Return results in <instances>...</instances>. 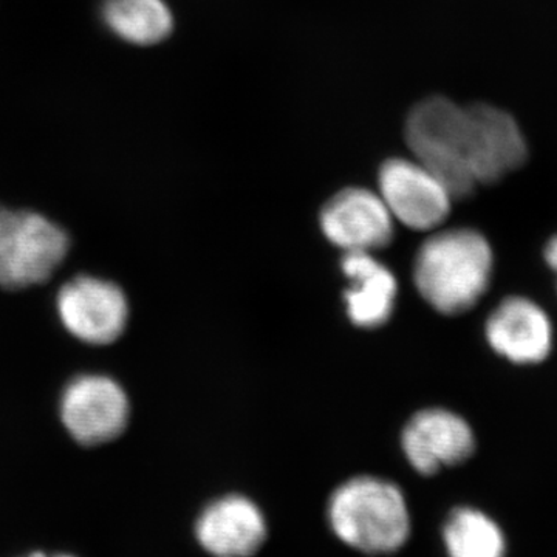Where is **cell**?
<instances>
[{
  "label": "cell",
  "mask_w": 557,
  "mask_h": 557,
  "mask_svg": "<svg viewBox=\"0 0 557 557\" xmlns=\"http://www.w3.org/2000/svg\"><path fill=\"white\" fill-rule=\"evenodd\" d=\"M101 17L113 35L132 46H157L174 30V17L164 0H104Z\"/></svg>",
  "instance_id": "cell-14"
},
{
  "label": "cell",
  "mask_w": 557,
  "mask_h": 557,
  "mask_svg": "<svg viewBox=\"0 0 557 557\" xmlns=\"http://www.w3.org/2000/svg\"><path fill=\"white\" fill-rule=\"evenodd\" d=\"M196 533L209 555L251 557L265 541L267 525L258 505L233 494L212 502L201 512Z\"/></svg>",
  "instance_id": "cell-13"
},
{
  "label": "cell",
  "mask_w": 557,
  "mask_h": 557,
  "mask_svg": "<svg viewBox=\"0 0 557 557\" xmlns=\"http://www.w3.org/2000/svg\"><path fill=\"white\" fill-rule=\"evenodd\" d=\"M27 557H76V556L65 555V553H60V555H46V553L36 552V553H32V555L27 556Z\"/></svg>",
  "instance_id": "cell-17"
},
{
  "label": "cell",
  "mask_w": 557,
  "mask_h": 557,
  "mask_svg": "<svg viewBox=\"0 0 557 557\" xmlns=\"http://www.w3.org/2000/svg\"><path fill=\"white\" fill-rule=\"evenodd\" d=\"M461 149L475 185H493L518 171L528 159L518 121L490 104L463 106Z\"/></svg>",
  "instance_id": "cell-5"
},
{
  "label": "cell",
  "mask_w": 557,
  "mask_h": 557,
  "mask_svg": "<svg viewBox=\"0 0 557 557\" xmlns=\"http://www.w3.org/2000/svg\"><path fill=\"white\" fill-rule=\"evenodd\" d=\"M329 520L344 544L369 555L395 552L409 536V511L401 491L370 475L348 480L333 493Z\"/></svg>",
  "instance_id": "cell-2"
},
{
  "label": "cell",
  "mask_w": 557,
  "mask_h": 557,
  "mask_svg": "<svg viewBox=\"0 0 557 557\" xmlns=\"http://www.w3.org/2000/svg\"><path fill=\"white\" fill-rule=\"evenodd\" d=\"M493 273V247L474 228L435 230L413 258L418 295L445 317L474 309L490 288Z\"/></svg>",
  "instance_id": "cell-1"
},
{
  "label": "cell",
  "mask_w": 557,
  "mask_h": 557,
  "mask_svg": "<svg viewBox=\"0 0 557 557\" xmlns=\"http://www.w3.org/2000/svg\"><path fill=\"white\" fill-rule=\"evenodd\" d=\"M57 311L70 335L90 346H108L119 339L129 319V304L123 289L87 274L62 285Z\"/></svg>",
  "instance_id": "cell-7"
},
{
  "label": "cell",
  "mask_w": 557,
  "mask_h": 557,
  "mask_svg": "<svg viewBox=\"0 0 557 557\" xmlns=\"http://www.w3.org/2000/svg\"><path fill=\"white\" fill-rule=\"evenodd\" d=\"M322 234L344 252H375L395 236V220L379 193L347 188L324 205L319 215Z\"/></svg>",
  "instance_id": "cell-9"
},
{
  "label": "cell",
  "mask_w": 557,
  "mask_h": 557,
  "mask_svg": "<svg viewBox=\"0 0 557 557\" xmlns=\"http://www.w3.org/2000/svg\"><path fill=\"white\" fill-rule=\"evenodd\" d=\"M379 194L395 222L413 231L438 230L449 218L454 197L416 159H392L379 172Z\"/></svg>",
  "instance_id": "cell-8"
},
{
  "label": "cell",
  "mask_w": 557,
  "mask_h": 557,
  "mask_svg": "<svg viewBox=\"0 0 557 557\" xmlns=\"http://www.w3.org/2000/svg\"><path fill=\"white\" fill-rule=\"evenodd\" d=\"M490 347L515 364H537L553 348V325L547 311L523 296L502 300L486 319Z\"/></svg>",
  "instance_id": "cell-11"
},
{
  "label": "cell",
  "mask_w": 557,
  "mask_h": 557,
  "mask_svg": "<svg viewBox=\"0 0 557 557\" xmlns=\"http://www.w3.org/2000/svg\"><path fill=\"white\" fill-rule=\"evenodd\" d=\"M69 249L67 233L50 219L0 207V287L24 289L49 281Z\"/></svg>",
  "instance_id": "cell-3"
},
{
  "label": "cell",
  "mask_w": 557,
  "mask_h": 557,
  "mask_svg": "<svg viewBox=\"0 0 557 557\" xmlns=\"http://www.w3.org/2000/svg\"><path fill=\"white\" fill-rule=\"evenodd\" d=\"M545 260H547L549 269L557 274V234L553 239H549L547 247H545Z\"/></svg>",
  "instance_id": "cell-16"
},
{
  "label": "cell",
  "mask_w": 557,
  "mask_h": 557,
  "mask_svg": "<svg viewBox=\"0 0 557 557\" xmlns=\"http://www.w3.org/2000/svg\"><path fill=\"white\" fill-rule=\"evenodd\" d=\"M461 120L463 106L432 97L410 110L405 131L413 159L448 188L454 200L467 199L479 188L465 163Z\"/></svg>",
  "instance_id": "cell-4"
},
{
  "label": "cell",
  "mask_w": 557,
  "mask_h": 557,
  "mask_svg": "<svg viewBox=\"0 0 557 557\" xmlns=\"http://www.w3.org/2000/svg\"><path fill=\"white\" fill-rule=\"evenodd\" d=\"M446 548L450 557H505L504 533L485 512L458 508L445 528Z\"/></svg>",
  "instance_id": "cell-15"
},
{
  "label": "cell",
  "mask_w": 557,
  "mask_h": 557,
  "mask_svg": "<svg viewBox=\"0 0 557 557\" xmlns=\"http://www.w3.org/2000/svg\"><path fill=\"white\" fill-rule=\"evenodd\" d=\"M341 271L348 285L344 306L351 324L359 329L383 327L394 314L398 281L375 252H344Z\"/></svg>",
  "instance_id": "cell-12"
},
{
  "label": "cell",
  "mask_w": 557,
  "mask_h": 557,
  "mask_svg": "<svg viewBox=\"0 0 557 557\" xmlns=\"http://www.w3.org/2000/svg\"><path fill=\"white\" fill-rule=\"evenodd\" d=\"M401 448L417 472L432 475L471 458L475 435L463 417L445 408L418 410L401 432Z\"/></svg>",
  "instance_id": "cell-10"
},
{
  "label": "cell",
  "mask_w": 557,
  "mask_h": 557,
  "mask_svg": "<svg viewBox=\"0 0 557 557\" xmlns=\"http://www.w3.org/2000/svg\"><path fill=\"white\" fill-rule=\"evenodd\" d=\"M60 413L62 424L75 442L100 446L123 434L129 423V398L110 376L84 373L62 391Z\"/></svg>",
  "instance_id": "cell-6"
}]
</instances>
